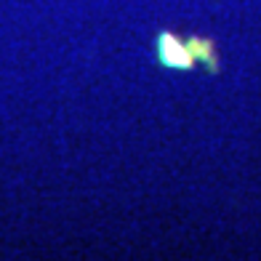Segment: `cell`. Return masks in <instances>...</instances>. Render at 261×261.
<instances>
[{
    "label": "cell",
    "mask_w": 261,
    "mask_h": 261,
    "mask_svg": "<svg viewBox=\"0 0 261 261\" xmlns=\"http://www.w3.org/2000/svg\"><path fill=\"white\" fill-rule=\"evenodd\" d=\"M155 59L160 67L168 69H181V72H189L195 69V59L187 48V40H181L179 35H173L171 30H160L155 38Z\"/></svg>",
    "instance_id": "1"
},
{
    "label": "cell",
    "mask_w": 261,
    "mask_h": 261,
    "mask_svg": "<svg viewBox=\"0 0 261 261\" xmlns=\"http://www.w3.org/2000/svg\"><path fill=\"white\" fill-rule=\"evenodd\" d=\"M187 48H189V54H192L195 64H203L208 75L221 72V59H219V51H216V43H213L211 38L192 35V38H187Z\"/></svg>",
    "instance_id": "2"
}]
</instances>
